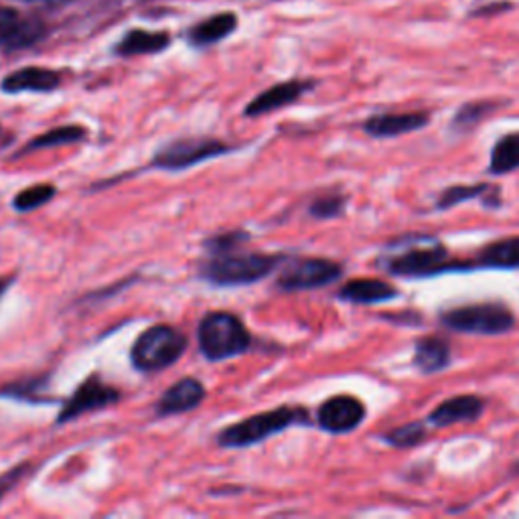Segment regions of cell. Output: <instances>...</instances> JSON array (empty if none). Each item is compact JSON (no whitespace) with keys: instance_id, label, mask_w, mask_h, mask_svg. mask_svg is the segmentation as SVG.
Here are the masks:
<instances>
[{"instance_id":"4316f807","label":"cell","mask_w":519,"mask_h":519,"mask_svg":"<svg viewBox=\"0 0 519 519\" xmlns=\"http://www.w3.org/2000/svg\"><path fill=\"white\" fill-rule=\"evenodd\" d=\"M347 199L343 195H321L309 205V213L317 219H333L345 211Z\"/></svg>"},{"instance_id":"f546056e","label":"cell","mask_w":519,"mask_h":519,"mask_svg":"<svg viewBox=\"0 0 519 519\" xmlns=\"http://www.w3.org/2000/svg\"><path fill=\"white\" fill-rule=\"evenodd\" d=\"M19 21H21L19 13L0 7V43H5L9 39V35L13 33Z\"/></svg>"},{"instance_id":"9c48e42d","label":"cell","mask_w":519,"mask_h":519,"mask_svg":"<svg viewBox=\"0 0 519 519\" xmlns=\"http://www.w3.org/2000/svg\"><path fill=\"white\" fill-rule=\"evenodd\" d=\"M120 392L106 382H102L100 376H90L84 384L78 386V390L73 392V396L63 404L57 424H65L69 420H76L82 414L96 412L102 408H110L116 402H120Z\"/></svg>"},{"instance_id":"8fae6325","label":"cell","mask_w":519,"mask_h":519,"mask_svg":"<svg viewBox=\"0 0 519 519\" xmlns=\"http://www.w3.org/2000/svg\"><path fill=\"white\" fill-rule=\"evenodd\" d=\"M485 414V402L479 396L463 394L440 402L426 418L428 424L444 428L453 424H467L477 422Z\"/></svg>"},{"instance_id":"ba28073f","label":"cell","mask_w":519,"mask_h":519,"mask_svg":"<svg viewBox=\"0 0 519 519\" xmlns=\"http://www.w3.org/2000/svg\"><path fill=\"white\" fill-rule=\"evenodd\" d=\"M343 274V266L327 258L292 260L278 276L276 286L284 292H303L333 284Z\"/></svg>"},{"instance_id":"603a6c76","label":"cell","mask_w":519,"mask_h":519,"mask_svg":"<svg viewBox=\"0 0 519 519\" xmlns=\"http://www.w3.org/2000/svg\"><path fill=\"white\" fill-rule=\"evenodd\" d=\"M86 136H88V130L84 126H59V128H53V130L33 138L27 144V148H23L19 155H27V153L39 151V148H51V146H61V144H76V142H82Z\"/></svg>"},{"instance_id":"3957f363","label":"cell","mask_w":519,"mask_h":519,"mask_svg":"<svg viewBox=\"0 0 519 519\" xmlns=\"http://www.w3.org/2000/svg\"><path fill=\"white\" fill-rule=\"evenodd\" d=\"M307 426L309 412L305 408L280 406L270 412L250 416L238 424H232L217 434V442L224 449H246L254 444L288 430L290 426Z\"/></svg>"},{"instance_id":"2e32d148","label":"cell","mask_w":519,"mask_h":519,"mask_svg":"<svg viewBox=\"0 0 519 519\" xmlns=\"http://www.w3.org/2000/svg\"><path fill=\"white\" fill-rule=\"evenodd\" d=\"M453 363L451 343L440 337H422L414 345L412 365L424 376L440 374Z\"/></svg>"},{"instance_id":"d6986e66","label":"cell","mask_w":519,"mask_h":519,"mask_svg":"<svg viewBox=\"0 0 519 519\" xmlns=\"http://www.w3.org/2000/svg\"><path fill=\"white\" fill-rule=\"evenodd\" d=\"M495 187L489 183H477V185H453L449 189H444L436 201V209L438 211H449L457 205H463L471 199H483L485 207H499V191L495 195H487L491 193Z\"/></svg>"},{"instance_id":"4dcf8cb0","label":"cell","mask_w":519,"mask_h":519,"mask_svg":"<svg viewBox=\"0 0 519 519\" xmlns=\"http://www.w3.org/2000/svg\"><path fill=\"white\" fill-rule=\"evenodd\" d=\"M15 282V278L11 276H0V299H3V296H5V292L9 290V286Z\"/></svg>"},{"instance_id":"cb8c5ba5","label":"cell","mask_w":519,"mask_h":519,"mask_svg":"<svg viewBox=\"0 0 519 519\" xmlns=\"http://www.w3.org/2000/svg\"><path fill=\"white\" fill-rule=\"evenodd\" d=\"M55 195H57V191L49 183L33 185L29 189H23L17 193V197L13 199V207L21 213H29V211H35V209L47 205Z\"/></svg>"},{"instance_id":"277c9868","label":"cell","mask_w":519,"mask_h":519,"mask_svg":"<svg viewBox=\"0 0 519 519\" xmlns=\"http://www.w3.org/2000/svg\"><path fill=\"white\" fill-rule=\"evenodd\" d=\"M197 341L203 357L209 361L238 357L252 345V337L240 317L226 311H213L201 319Z\"/></svg>"},{"instance_id":"f1b7e54d","label":"cell","mask_w":519,"mask_h":519,"mask_svg":"<svg viewBox=\"0 0 519 519\" xmlns=\"http://www.w3.org/2000/svg\"><path fill=\"white\" fill-rule=\"evenodd\" d=\"M29 473V465H19L7 473L0 475V499H3L5 495H9L21 481L23 477Z\"/></svg>"},{"instance_id":"83f0119b","label":"cell","mask_w":519,"mask_h":519,"mask_svg":"<svg viewBox=\"0 0 519 519\" xmlns=\"http://www.w3.org/2000/svg\"><path fill=\"white\" fill-rule=\"evenodd\" d=\"M242 240H248V234L246 232H230V234H221V236H215L211 240L205 242V250L209 254H224V252H230V250H236L242 246Z\"/></svg>"},{"instance_id":"6da1fadb","label":"cell","mask_w":519,"mask_h":519,"mask_svg":"<svg viewBox=\"0 0 519 519\" xmlns=\"http://www.w3.org/2000/svg\"><path fill=\"white\" fill-rule=\"evenodd\" d=\"M394 252L384 256L382 268L400 278H432L447 272L475 270L473 262H453L449 250L434 238H418L416 242H406L404 248L392 246Z\"/></svg>"},{"instance_id":"ffe728a7","label":"cell","mask_w":519,"mask_h":519,"mask_svg":"<svg viewBox=\"0 0 519 519\" xmlns=\"http://www.w3.org/2000/svg\"><path fill=\"white\" fill-rule=\"evenodd\" d=\"M171 39L165 33H153V31H130L118 45H116V53L122 57H130V55H148V53H161L169 47Z\"/></svg>"},{"instance_id":"1f68e13d","label":"cell","mask_w":519,"mask_h":519,"mask_svg":"<svg viewBox=\"0 0 519 519\" xmlns=\"http://www.w3.org/2000/svg\"><path fill=\"white\" fill-rule=\"evenodd\" d=\"M27 3H65V0H27Z\"/></svg>"},{"instance_id":"30bf717a","label":"cell","mask_w":519,"mask_h":519,"mask_svg":"<svg viewBox=\"0 0 519 519\" xmlns=\"http://www.w3.org/2000/svg\"><path fill=\"white\" fill-rule=\"evenodd\" d=\"M367 410L355 396H333L325 400L317 412V424L329 434H349L361 426Z\"/></svg>"},{"instance_id":"4fadbf2b","label":"cell","mask_w":519,"mask_h":519,"mask_svg":"<svg viewBox=\"0 0 519 519\" xmlns=\"http://www.w3.org/2000/svg\"><path fill=\"white\" fill-rule=\"evenodd\" d=\"M61 86V76L53 69L45 67H23L13 71L0 82V92L5 94H23V92H35V94H47Z\"/></svg>"},{"instance_id":"9a60e30c","label":"cell","mask_w":519,"mask_h":519,"mask_svg":"<svg viewBox=\"0 0 519 519\" xmlns=\"http://www.w3.org/2000/svg\"><path fill=\"white\" fill-rule=\"evenodd\" d=\"M205 400V388L195 378H185L173 384L159 400L157 414L159 416H175L189 410H195Z\"/></svg>"},{"instance_id":"5b68a950","label":"cell","mask_w":519,"mask_h":519,"mask_svg":"<svg viewBox=\"0 0 519 519\" xmlns=\"http://www.w3.org/2000/svg\"><path fill=\"white\" fill-rule=\"evenodd\" d=\"M187 349V337L171 325L148 327L132 345L130 361L142 374H157L175 365Z\"/></svg>"},{"instance_id":"8992f818","label":"cell","mask_w":519,"mask_h":519,"mask_svg":"<svg viewBox=\"0 0 519 519\" xmlns=\"http://www.w3.org/2000/svg\"><path fill=\"white\" fill-rule=\"evenodd\" d=\"M442 325L465 335H503L515 327V315L497 303L465 305L444 311L440 315Z\"/></svg>"},{"instance_id":"52a82bcc","label":"cell","mask_w":519,"mask_h":519,"mask_svg":"<svg viewBox=\"0 0 519 519\" xmlns=\"http://www.w3.org/2000/svg\"><path fill=\"white\" fill-rule=\"evenodd\" d=\"M232 153V146L224 140L207 136H189L161 146L153 157V167L161 171H185L199 163Z\"/></svg>"},{"instance_id":"7c38bea8","label":"cell","mask_w":519,"mask_h":519,"mask_svg":"<svg viewBox=\"0 0 519 519\" xmlns=\"http://www.w3.org/2000/svg\"><path fill=\"white\" fill-rule=\"evenodd\" d=\"M337 296L351 305H382L396 301L400 292L394 284L382 278H357L341 286Z\"/></svg>"},{"instance_id":"44dd1931","label":"cell","mask_w":519,"mask_h":519,"mask_svg":"<svg viewBox=\"0 0 519 519\" xmlns=\"http://www.w3.org/2000/svg\"><path fill=\"white\" fill-rule=\"evenodd\" d=\"M519 169V132H511L501 136L493 148L489 157V173L493 177L509 175Z\"/></svg>"},{"instance_id":"5bb4252c","label":"cell","mask_w":519,"mask_h":519,"mask_svg":"<svg viewBox=\"0 0 519 519\" xmlns=\"http://www.w3.org/2000/svg\"><path fill=\"white\" fill-rule=\"evenodd\" d=\"M430 116L424 112L406 114H376L363 122V132L374 138H396L428 126Z\"/></svg>"},{"instance_id":"d4e9b609","label":"cell","mask_w":519,"mask_h":519,"mask_svg":"<svg viewBox=\"0 0 519 519\" xmlns=\"http://www.w3.org/2000/svg\"><path fill=\"white\" fill-rule=\"evenodd\" d=\"M426 436V422H410L406 426L394 428L384 436L386 442H390L396 449H410L420 444Z\"/></svg>"},{"instance_id":"e0dca14e","label":"cell","mask_w":519,"mask_h":519,"mask_svg":"<svg viewBox=\"0 0 519 519\" xmlns=\"http://www.w3.org/2000/svg\"><path fill=\"white\" fill-rule=\"evenodd\" d=\"M313 88V84L307 82H284L278 86H272L270 90L262 92L260 96H256L244 110L246 116H262V114H270L278 108H284L292 102L299 100L305 92H309Z\"/></svg>"},{"instance_id":"484cf974","label":"cell","mask_w":519,"mask_h":519,"mask_svg":"<svg viewBox=\"0 0 519 519\" xmlns=\"http://www.w3.org/2000/svg\"><path fill=\"white\" fill-rule=\"evenodd\" d=\"M497 108V104L491 102H473V104H465L453 118V128L457 132H467L473 126H477L485 116H489V112Z\"/></svg>"},{"instance_id":"ac0fdd59","label":"cell","mask_w":519,"mask_h":519,"mask_svg":"<svg viewBox=\"0 0 519 519\" xmlns=\"http://www.w3.org/2000/svg\"><path fill=\"white\" fill-rule=\"evenodd\" d=\"M477 268L519 270V238H505L485 246L473 262Z\"/></svg>"},{"instance_id":"7402d4cb","label":"cell","mask_w":519,"mask_h":519,"mask_svg":"<svg viewBox=\"0 0 519 519\" xmlns=\"http://www.w3.org/2000/svg\"><path fill=\"white\" fill-rule=\"evenodd\" d=\"M238 27V19L232 13L215 15L203 23H199L191 33L189 39L195 47H207L213 43H219L221 39L230 37Z\"/></svg>"},{"instance_id":"7a4b0ae2","label":"cell","mask_w":519,"mask_h":519,"mask_svg":"<svg viewBox=\"0 0 519 519\" xmlns=\"http://www.w3.org/2000/svg\"><path fill=\"white\" fill-rule=\"evenodd\" d=\"M282 260V256L238 252L236 248L224 254H211V258L201 266L199 274L213 286H246L270 276L282 264Z\"/></svg>"}]
</instances>
